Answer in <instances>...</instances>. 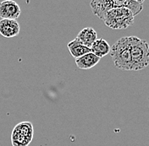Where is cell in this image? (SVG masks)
Returning a JSON list of instances; mask_svg holds the SVG:
<instances>
[{
    "label": "cell",
    "mask_w": 149,
    "mask_h": 146,
    "mask_svg": "<svg viewBox=\"0 0 149 146\" xmlns=\"http://www.w3.org/2000/svg\"><path fill=\"white\" fill-rule=\"evenodd\" d=\"M90 5L93 14L102 20L105 14L114 8H127L132 11L135 16L140 14L143 9L142 3L135 0H92Z\"/></svg>",
    "instance_id": "cell-1"
},
{
    "label": "cell",
    "mask_w": 149,
    "mask_h": 146,
    "mask_svg": "<svg viewBox=\"0 0 149 146\" xmlns=\"http://www.w3.org/2000/svg\"><path fill=\"white\" fill-rule=\"evenodd\" d=\"M110 55L116 68L126 71H132L129 37H124L119 39L111 47Z\"/></svg>",
    "instance_id": "cell-2"
},
{
    "label": "cell",
    "mask_w": 149,
    "mask_h": 146,
    "mask_svg": "<svg viewBox=\"0 0 149 146\" xmlns=\"http://www.w3.org/2000/svg\"><path fill=\"white\" fill-rule=\"evenodd\" d=\"M132 71H139L149 65V45L147 41L136 37H129Z\"/></svg>",
    "instance_id": "cell-3"
},
{
    "label": "cell",
    "mask_w": 149,
    "mask_h": 146,
    "mask_svg": "<svg viewBox=\"0 0 149 146\" xmlns=\"http://www.w3.org/2000/svg\"><path fill=\"white\" fill-rule=\"evenodd\" d=\"M135 15L130 9L120 7L109 10L102 19L108 27L113 30L126 29L134 23Z\"/></svg>",
    "instance_id": "cell-4"
},
{
    "label": "cell",
    "mask_w": 149,
    "mask_h": 146,
    "mask_svg": "<svg viewBox=\"0 0 149 146\" xmlns=\"http://www.w3.org/2000/svg\"><path fill=\"white\" fill-rule=\"evenodd\" d=\"M33 138V125L30 122H22L13 129L11 142L13 146H28Z\"/></svg>",
    "instance_id": "cell-5"
},
{
    "label": "cell",
    "mask_w": 149,
    "mask_h": 146,
    "mask_svg": "<svg viewBox=\"0 0 149 146\" xmlns=\"http://www.w3.org/2000/svg\"><path fill=\"white\" fill-rule=\"evenodd\" d=\"M21 14L19 4L14 0H3L0 3V18L16 19Z\"/></svg>",
    "instance_id": "cell-6"
},
{
    "label": "cell",
    "mask_w": 149,
    "mask_h": 146,
    "mask_svg": "<svg viewBox=\"0 0 149 146\" xmlns=\"http://www.w3.org/2000/svg\"><path fill=\"white\" fill-rule=\"evenodd\" d=\"M20 31V26L16 19H0V35L5 38L17 37Z\"/></svg>",
    "instance_id": "cell-7"
},
{
    "label": "cell",
    "mask_w": 149,
    "mask_h": 146,
    "mask_svg": "<svg viewBox=\"0 0 149 146\" xmlns=\"http://www.w3.org/2000/svg\"><path fill=\"white\" fill-rule=\"evenodd\" d=\"M100 57L92 52L74 59L76 66L81 69H90L99 63Z\"/></svg>",
    "instance_id": "cell-8"
},
{
    "label": "cell",
    "mask_w": 149,
    "mask_h": 146,
    "mask_svg": "<svg viewBox=\"0 0 149 146\" xmlns=\"http://www.w3.org/2000/svg\"><path fill=\"white\" fill-rule=\"evenodd\" d=\"M76 39L85 46L91 47L93 42L97 39V34L93 28L86 27L78 33Z\"/></svg>",
    "instance_id": "cell-9"
},
{
    "label": "cell",
    "mask_w": 149,
    "mask_h": 146,
    "mask_svg": "<svg viewBox=\"0 0 149 146\" xmlns=\"http://www.w3.org/2000/svg\"><path fill=\"white\" fill-rule=\"evenodd\" d=\"M90 48H91V52L95 55H97V57H99L100 58L110 53L111 51L110 45L103 38L97 39Z\"/></svg>",
    "instance_id": "cell-10"
},
{
    "label": "cell",
    "mask_w": 149,
    "mask_h": 146,
    "mask_svg": "<svg viewBox=\"0 0 149 146\" xmlns=\"http://www.w3.org/2000/svg\"><path fill=\"white\" fill-rule=\"evenodd\" d=\"M67 47H68L70 54L72 55L73 57H74V59L91 52L90 47L83 45L76 38H74L73 41L70 42L67 45Z\"/></svg>",
    "instance_id": "cell-11"
},
{
    "label": "cell",
    "mask_w": 149,
    "mask_h": 146,
    "mask_svg": "<svg viewBox=\"0 0 149 146\" xmlns=\"http://www.w3.org/2000/svg\"><path fill=\"white\" fill-rule=\"evenodd\" d=\"M135 1H136V2H138V3H143L145 0H135Z\"/></svg>",
    "instance_id": "cell-12"
}]
</instances>
